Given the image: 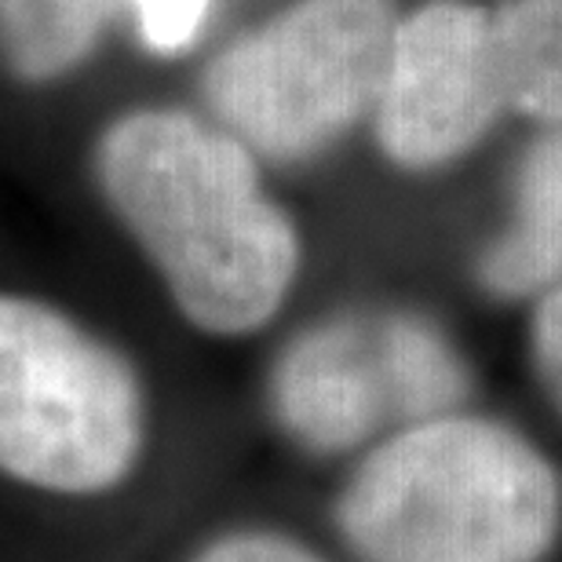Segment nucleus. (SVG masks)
I'll use <instances>...</instances> for the list:
<instances>
[{
  "mask_svg": "<svg viewBox=\"0 0 562 562\" xmlns=\"http://www.w3.org/2000/svg\"><path fill=\"white\" fill-rule=\"evenodd\" d=\"M95 179L190 325L245 336L274 318L300 241L238 136L179 110H136L99 136Z\"/></svg>",
  "mask_w": 562,
  "mask_h": 562,
  "instance_id": "nucleus-1",
  "label": "nucleus"
},
{
  "mask_svg": "<svg viewBox=\"0 0 562 562\" xmlns=\"http://www.w3.org/2000/svg\"><path fill=\"white\" fill-rule=\"evenodd\" d=\"M358 562H544L562 482L515 427L446 413L369 449L336 497Z\"/></svg>",
  "mask_w": 562,
  "mask_h": 562,
  "instance_id": "nucleus-2",
  "label": "nucleus"
},
{
  "mask_svg": "<svg viewBox=\"0 0 562 562\" xmlns=\"http://www.w3.org/2000/svg\"><path fill=\"white\" fill-rule=\"evenodd\" d=\"M146 449L136 369L44 300L0 292V479L48 497H106Z\"/></svg>",
  "mask_w": 562,
  "mask_h": 562,
  "instance_id": "nucleus-3",
  "label": "nucleus"
},
{
  "mask_svg": "<svg viewBox=\"0 0 562 562\" xmlns=\"http://www.w3.org/2000/svg\"><path fill=\"white\" fill-rule=\"evenodd\" d=\"M398 26L387 0H300L209 66L205 99L249 150L300 161L376 114Z\"/></svg>",
  "mask_w": 562,
  "mask_h": 562,
  "instance_id": "nucleus-4",
  "label": "nucleus"
},
{
  "mask_svg": "<svg viewBox=\"0 0 562 562\" xmlns=\"http://www.w3.org/2000/svg\"><path fill=\"white\" fill-rule=\"evenodd\" d=\"M504 99L490 59V15L427 4L398 26L395 59L376 103V136L391 161L431 168L471 150Z\"/></svg>",
  "mask_w": 562,
  "mask_h": 562,
  "instance_id": "nucleus-5",
  "label": "nucleus"
},
{
  "mask_svg": "<svg viewBox=\"0 0 562 562\" xmlns=\"http://www.w3.org/2000/svg\"><path fill=\"white\" fill-rule=\"evenodd\" d=\"M271 413L292 442L318 457L369 442L395 417L376 325L322 322L300 333L271 369Z\"/></svg>",
  "mask_w": 562,
  "mask_h": 562,
  "instance_id": "nucleus-6",
  "label": "nucleus"
},
{
  "mask_svg": "<svg viewBox=\"0 0 562 562\" xmlns=\"http://www.w3.org/2000/svg\"><path fill=\"white\" fill-rule=\"evenodd\" d=\"M479 281L508 300L562 281V132L541 139L526 157L515 223L482 256Z\"/></svg>",
  "mask_w": 562,
  "mask_h": 562,
  "instance_id": "nucleus-7",
  "label": "nucleus"
},
{
  "mask_svg": "<svg viewBox=\"0 0 562 562\" xmlns=\"http://www.w3.org/2000/svg\"><path fill=\"white\" fill-rule=\"evenodd\" d=\"M504 110L562 125V0H515L490 15Z\"/></svg>",
  "mask_w": 562,
  "mask_h": 562,
  "instance_id": "nucleus-8",
  "label": "nucleus"
},
{
  "mask_svg": "<svg viewBox=\"0 0 562 562\" xmlns=\"http://www.w3.org/2000/svg\"><path fill=\"white\" fill-rule=\"evenodd\" d=\"M121 0H0V59L19 81L48 85L95 52Z\"/></svg>",
  "mask_w": 562,
  "mask_h": 562,
  "instance_id": "nucleus-9",
  "label": "nucleus"
},
{
  "mask_svg": "<svg viewBox=\"0 0 562 562\" xmlns=\"http://www.w3.org/2000/svg\"><path fill=\"white\" fill-rule=\"evenodd\" d=\"M376 333L395 417L417 424L457 413L468 395V373L446 336L413 314L376 322Z\"/></svg>",
  "mask_w": 562,
  "mask_h": 562,
  "instance_id": "nucleus-10",
  "label": "nucleus"
},
{
  "mask_svg": "<svg viewBox=\"0 0 562 562\" xmlns=\"http://www.w3.org/2000/svg\"><path fill=\"white\" fill-rule=\"evenodd\" d=\"M187 562H325L311 544L296 541L292 533L245 526L227 530L198 548Z\"/></svg>",
  "mask_w": 562,
  "mask_h": 562,
  "instance_id": "nucleus-11",
  "label": "nucleus"
},
{
  "mask_svg": "<svg viewBox=\"0 0 562 562\" xmlns=\"http://www.w3.org/2000/svg\"><path fill=\"white\" fill-rule=\"evenodd\" d=\"M212 0H132L143 41L154 52H183L209 19Z\"/></svg>",
  "mask_w": 562,
  "mask_h": 562,
  "instance_id": "nucleus-12",
  "label": "nucleus"
},
{
  "mask_svg": "<svg viewBox=\"0 0 562 562\" xmlns=\"http://www.w3.org/2000/svg\"><path fill=\"white\" fill-rule=\"evenodd\" d=\"M533 366L548 398L562 413V281L544 289L541 307L533 314Z\"/></svg>",
  "mask_w": 562,
  "mask_h": 562,
  "instance_id": "nucleus-13",
  "label": "nucleus"
}]
</instances>
